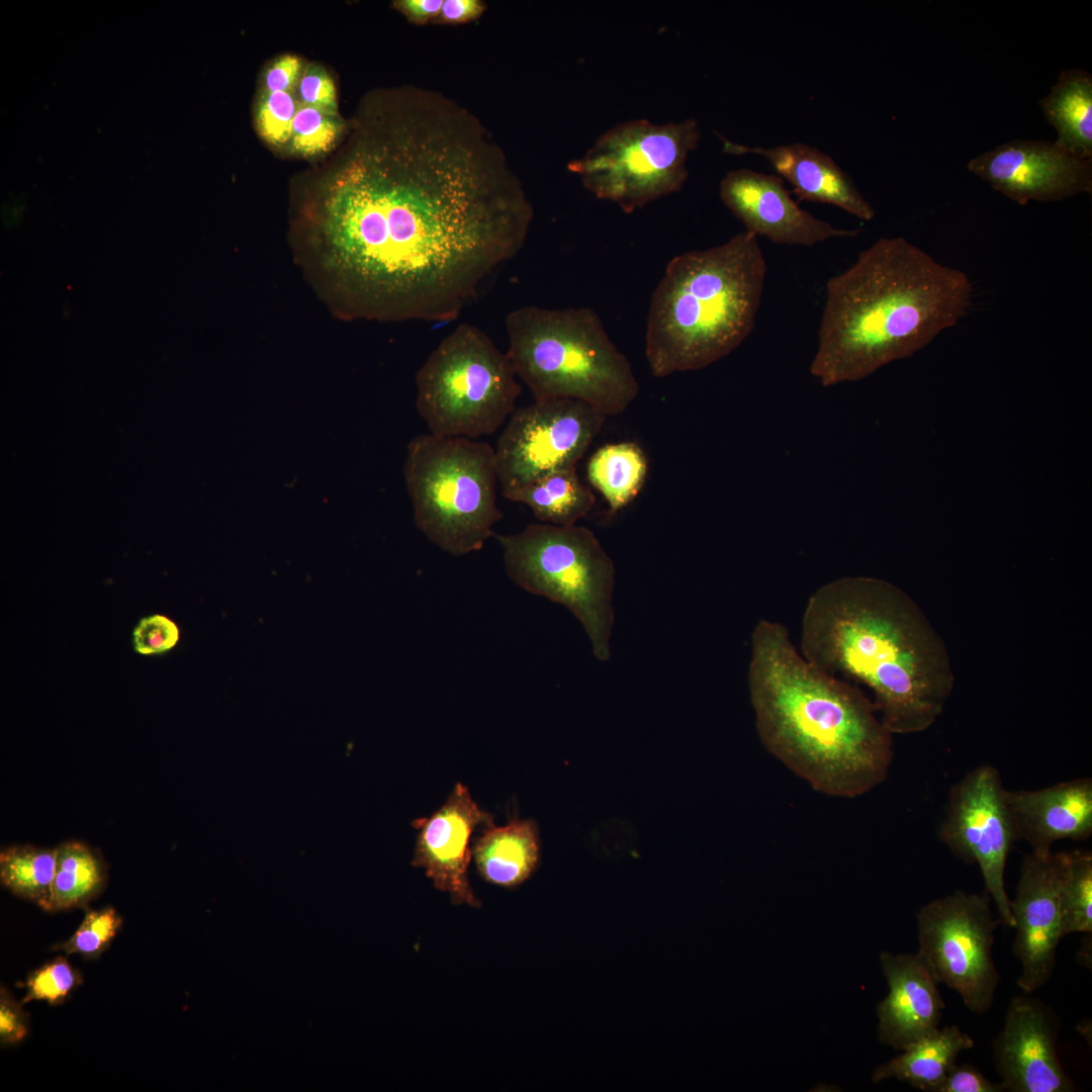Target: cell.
I'll use <instances>...</instances> for the list:
<instances>
[{
	"label": "cell",
	"instance_id": "cell-26",
	"mask_svg": "<svg viewBox=\"0 0 1092 1092\" xmlns=\"http://www.w3.org/2000/svg\"><path fill=\"white\" fill-rule=\"evenodd\" d=\"M647 471L645 453L634 442L604 445L586 465L588 481L604 496L612 514L627 507L638 495Z\"/></svg>",
	"mask_w": 1092,
	"mask_h": 1092
},
{
	"label": "cell",
	"instance_id": "cell-25",
	"mask_svg": "<svg viewBox=\"0 0 1092 1092\" xmlns=\"http://www.w3.org/2000/svg\"><path fill=\"white\" fill-rule=\"evenodd\" d=\"M503 496L526 505L540 522L555 526L575 525L596 504L576 467L552 472Z\"/></svg>",
	"mask_w": 1092,
	"mask_h": 1092
},
{
	"label": "cell",
	"instance_id": "cell-37",
	"mask_svg": "<svg viewBox=\"0 0 1092 1092\" xmlns=\"http://www.w3.org/2000/svg\"><path fill=\"white\" fill-rule=\"evenodd\" d=\"M1001 1083H993L969 1064L954 1065L934 1092H1002Z\"/></svg>",
	"mask_w": 1092,
	"mask_h": 1092
},
{
	"label": "cell",
	"instance_id": "cell-4",
	"mask_svg": "<svg viewBox=\"0 0 1092 1092\" xmlns=\"http://www.w3.org/2000/svg\"><path fill=\"white\" fill-rule=\"evenodd\" d=\"M973 284L904 237L881 238L830 277L811 374L824 386L861 380L954 327Z\"/></svg>",
	"mask_w": 1092,
	"mask_h": 1092
},
{
	"label": "cell",
	"instance_id": "cell-5",
	"mask_svg": "<svg viewBox=\"0 0 1092 1092\" xmlns=\"http://www.w3.org/2000/svg\"><path fill=\"white\" fill-rule=\"evenodd\" d=\"M766 276L757 237L673 257L651 297L645 356L654 377L705 368L738 348L754 329Z\"/></svg>",
	"mask_w": 1092,
	"mask_h": 1092
},
{
	"label": "cell",
	"instance_id": "cell-38",
	"mask_svg": "<svg viewBox=\"0 0 1092 1092\" xmlns=\"http://www.w3.org/2000/svg\"><path fill=\"white\" fill-rule=\"evenodd\" d=\"M301 60L294 55L276 59L264 74L263 92L294 91L302 73Z\"/></svg>",
	"mask_w": 1092,
	"mask_h": 1092
},
{
	"label": "cell",
	"instance_id": "cell-13",
	"mask_svg": "<svg viewBox=\"0 0 1092 1092\" xmlns=\"http://www.w3.org/2000/svg\"><path fill=\"white\" fill-rule=\"evenodd\" d=\"M1006 792L1000 771L992 764L968 771L949 789L938 837L956 857L979 866L999 921L1013 927L1004 875L1009 853L1018 840Z\"/></svg>",
	"mask_w": 1092,
	"mask_h": 1092
},
{
	"label": "cell",
	"instance_id": "cell-9",
	"mask_svg": "<svg viewBox=\"0 0 1092 1092\" xmlns=\"http://www.w3.org/2000/svg\"><path fill=\"white\" fill-rule=\"evenodd\" d=\"M416 405L429 433L476 439L493 434L517 408V374L479 328L461 324L432 351L416 376Z\"/></svg>",
	"mask_w": 1092,
	"mask_h": 1092
},
{
	"label": "cell",
	"instance_id": "cell-20",
	"mask_svg": "<svg viewBox=\"0 0 1092 1092\" xmlns=\"http://www.w3.org/2000/svg\"><path fill=\"white\" fill-rule=\"evenodd\" d=\"M1017 840L1044 855L1059 840H1086L1092 834V780L1078 778L1038 790L1006 792Z\"/></svg>",
	"mask_w": 1092,
	"mask_h": 1092
},
{
	"label": "cell",
	"instance_id": "cell-7",
	"mask_svg": "<svg viewBox=\"0 0 1092 1092\" xmlns=\"http://www.w3.org/2000/svg\"><path fill=\"white\" fill-rule=\"evenodd\" d=\"M404 477L415 524L430 542L454 556L482 549L503 517L494 448L420 434L408 444Z\"/></svg>",
	"mask_w": 1092,
	"mask_h": 1092
},
{
	"label": "cell",
	"instance_id": "cell-27",
	"mask_svg": "<svg viewBox=\"0 0 1092 1092\" xmlns=\"http://www.w3.org/2000/svg\"><path fill=\"white\" fill-rule=\"evenodd\" d=\"M56 873L51 911L85 907L106 884V869L100 856L80 841L56 847Z\"/></svg>",
	"mask_w": 1092,
	"mask_h": 1092
},
{
	"label": "cell",
	"instance_id": "cell-11",
	"mask_svg": "<svg viewBox=\"0 0 1092 1092\" xmlns=\"http://www.w3.org/2000/svg\"><path fill=\"white\" fill-rule=\"evenodd\" d=\"M987 893L958 890L917 913V953L937 983L956 991L972 1012L992 1005L1000 976L993 960L995 920Z\"/></svg>",
	"mask_w": 1092,
	"mask_h": 1092
},
{
	"label": "cell",
	"instance_id": "cell-2",
	"mask_svg": "<svg viewBox=\"0 0 1092 1092\" xmlns=\"http://www.w3.org/2000/svg\"><path fill=\"white\" fill-rule=\"evenodd\" d=\"M800 647L821 670L869 689L893 735L930 728L953 690L942 638L906 592L879 577L844 576L817 588L803 613Z\"/></svg>",
	"mask_w": 1092,
	"mask_h": 1092
},
{
	"label": "cell",
	"instance_id": "cell-33",
	"mask_svg": "<svg viewBox=\"0 0 1092 1092\" xmlns=\"http://www.w3.org/2000/svg\"><path fill=\"white\" fill-rule=\"evenodd\" d=\"M299 102L294 91L262 92L256 108V124L269 144L287 145Z\"/></svg>",
	"mask_w": 1092,
	"mask_h": 1092
},
{
	"label": "cell",
	"instance_id": "cell-1",
	"mask_svg": "<svg viewBox=\"0 0 1092 1092\" xmlns=\"http://www.w3.org/2000/svg\"><path fill=\"white\" fill-rule=\"evenodd\" d=\"M532 219L478 120L418 89L322 181L292 250L338 316L446 322L517 256Z\"/></svg>",
	"mask_w": 1092,
	"mask_h": 1092
},
{
	"label": "cell",
	"instance_id": "cell-18",
	"mask_svg": "<svg viewBox=\"0 0 1092 1092\" xmlns=\"http://www.w3.org/2000/svg\"><path fill=\"white\" fill-rule=\"evenodd\" d=\"M1010 910L1016 929L1012 950L1021 965L1016 984L1028 994L1051 978L1063 938L1054 852L1025 855Z\"/></svg>",
	"mask_w": 1092,
	"mask_h": 1092
},
{
	"label": "cell",
	"instance_id": "cell-19",
	"mask_svg": "<svg viewBox=\"0 0 1092 1092\" xmlns=\"http://www.w3.org/2000/svg\"><path fill=\"white\" fill-rule=\"evenodd\" d=\"M888 995L878 1003V1038L903 1051L939 1029L945 1007L937 981L916 953L880 956Z\"/></svg>",
	"mask_w": 1092,
	"mask_h": 1092
},
{
	"label": "cell",
	"instance_id": "cell-32",
	"mask_svg": "<svg viewBox=\"0 0 1092 1092\" xmlns=\"http://www.w3.org/2000/svg\"><path fill=\"white\" fill-rule=\"evenodd\" d=\"M82 983L80 971L65 958L58 957L29 974L24 983L26 993L22 1003L46 1001L50 1005L63 1004Z\"/></svg>",
	"mask_w": 1092,
	"mask_h": 1092
},
{
	"label": "cell",
	"instance_id": "cell-31",
	"mask_svg": "<svg viewBox=\"0 0 1092 1092\" xmlns=\"http://www.w3.org/2000/svg\"><path fill=\"white\" fill-rule=\"evenodd\" d=\"M121 925L120 915L110 906L88 910L74 934L55 948L66 954L97 959L110 946Z\"/></svg>",
	"mask_w": 1092,
	"mask_h": 1092
},
{
	"label": "cell",
	"instance_id": "cell-14",
	"mask_svg": "<svg viewBox=\"0 0 1092 1092\" xmlns=\"http://www.w3.org/2000/svg\"><path fill=\"white\" fill-rule=\"evenodd\" d=\"M968 170L1020 205L1092 192V159L1055 142L1012 141L972 159Z\"/></svg>",
	"mask_w": 1092,
	"mask_h": 1092
},
{
	"label": "cell",
	"instance_id": "cell-35",
	"mask_svg": "<svg viewBox=\"0 0 1092 1092\" xmlns=\"http://www.w3.org/2000/svg\"><path fill=\"white\" fill-rule=\"evenodd\" d=\"M299 103L338 113L337 90L328 72L316 65H308L294 88Z\"/></svg>",
	"mask_w": 1092,
	"mask_h": 1092
},
{
	"label": "cell",
	"instance_id": "cell-36",
	"mask_svg": "<svg viewBox=\"0 0 1092 1092\" xmlns=\"http://www.w3.org/2000/svg\"><path fill=\"white\" fill-rule=\"evenodd\" d=\"M28 1014L6 987L0 989V1043L20 1042L28 1031Z\"/></svg>",
	"mask_w": 1092,
	"mask_h": 1092
},
{
	"label": "cell",
	"instance_id": "cell-23",
	"mask_svg": "<svg viewBox=\"0 0 1092 1092\" xmlns=\"http://www.w3.org/2000/svg\"><path fill=\"white\" fill-rule=\"evenodd\" d=\"M973 1046L974 1039L968 1033L957 1025L945 1026L877 1067L872 1080L879 1083L894 1078L922 1091L934 1092L957 1064L960 1053Z\"/></svg>",
	"mask_w": 1092,
	"mask_h": 1092
},
{
	"label": "cell",
	"instance_id": "cell-28",
	"mask_svg": "<svg viewBox=\"0 0 1092 1092\" xmlns=\"http://www.w3.org/2000/svg\"><path fill=\"white\" fill-rule=\"evenodd\" d=\"M56 858V848L8 846L0 852L1 883L14 895L51 911Z\"/></svg>",
	"mask_w": 1092,
	"mask_h": 1092
},
{
	"label": "cell",
	"instance_id": "cell-17",
	"mask_svg": "<svg viewBox=\"0 0 1092 1092\" xmlns=\"http://www.w3.org/2000/svg\"><path fill=\"white\" fill-rule=\"evenodd\" d=\"M722 202L754 236L782 245L813 247L861 230L836 228L799 207L779 175L750 169L728 172L720 182Z\"/></svg>",
	"mask_w": 1092,
	"mask_h": 1092
},
{
	"label": "cell",
	"instance_id": "cell-10",
	"mask_svg": "<svg viewBox=\"0 0 1092 1092\" xmlns=\"http://www.w3.org/2000/svg\"><path fill=\"white\" fill-rule=\"evenodd\" d=\"M700 141L694 118L662 124L632 119L602 133L568 168L597 198L630 213L682 188L688 157Z\"/></svg>",
	"mask_w": 1092,
	"mask_h": 1092
},
{
	"label": "cell",
	"instance_id": "cell-15",
	"mask_svg": "<svg viewBox=\"0 0 1092 1092\" xmlns=\"http://www.w3.org/2000/svg\"><path fill=\"white\" fill-rule=\"evenodd\" d=\"M1058 1021L1041 1001L1018 995L993 1041V1060L1004 1090L1071 1092L1075 1085L1057 1052Z\"/></svg>",
	"mask_w": 1092,
	"mask_h": 1092
},
{
	"label": "cell",
	"instance_id": "cell-34",
	"mask_svg": "<svg viewBox=\"0 0 1092 1092\" xmlns=\"http://www.w3.org/2000/svg\"><path fill=\"white\" fill-rule=\"evenodd\" d=\"M179 637L176 623L160 614L141 619L132 631L134 650L143 655L167 652L176 646Z\"/></svg>",
	"mask_w": 1092,
	"mask_h": 1092
},
{
	"label": "cell",
	"instance_id": "cell-30",
	"mask_svg": "<svg viewBox=\"0 0 1092 1092\" xmlns=\"http://www.w3.org/2000/svg\"><path fill=\"white\" fill-rule=\"evenodd\" d=\"M343 126L338 113L299 103L287 145L299 156L321 155L334 147Z\"/></svg>",
	"mask_w": 1092,
	"mask_h": 1092
},
{
	"label": "cell",
	"instance_id": "cell-39",
	"mask_svg": "<svg viewBox=\"0 0 1092 1092\" xmlns=\"http://www.w3.org/2000/svg\"><path fill=\"white\" fill-rule=\"evenodd\" d=\"M482 10L477 0H445L438 17L443 22L459 23L476 18Z\"/></svg>",
	"mask_w": 1092,
	"mask_h": 1092
},
{
	"label": "cell",
	"instance_id": "cell-21",
	"mask_svg": "<svg viewBox=\"0 0 1092 1092\" xmlns=\"http://www.w3.org/2000/svg\"><path fill=\"white\" fill-rule=\"evenodd\" d=\"M723 149L730 154L765 158L779 176L791 184L800 200L828 203L862 220H871L876 215L850 175L830 156L812 146L793 143L764 148L725 141Z\"/></svg>",
	"mask_w": 1092,
	"mask_h": 1092
},
{
	"label": "cell",
	"instance_id": "cell-3",
	"mask_svg": "<svg viewBox=\"0 0 1092 1092\" xmlns=\"http://www.w3.org/2000/svg\"><path fill=\"white\" fill-rule=\"evenodd\" d=\"M750 651V703L771 755L831 797H859L886 780L893 734L858 687L808 661L779 622L756 623Z\"/></svg>",
	"mask_w": 1092,
	"mask_h": 1092
},
{
	"label": "cell",
	"instance_id": "cell-24",
	"mask_svg": "<svg viewBox=\"0 0 1092 1092\" xmlns=\"http://www.w3.org/2000/svg\"><path fill=\"white\" fill-rule=\"evenodd\" d=\"M1039 106L1055 127V142L1073 155L1092 159V76L1080 69L1063 70Z\"/></svg>",
	"mask_w": 1092,
	"mask_h": 1092
},
{
	"label": "cell",
	"instance_id": "cell-29",
	"mask_svg": "<svg viewBox=\"0 0 1092 1092\" xmlns=\"http://www.w3.org/2000/svg\"><path fill=\"white\" fill-rule=\"evenodd\" d=\"M1063 937L1092 932V853L1054 852Z\"/></svg>",
	"mask_w": 1092,
	"mask_h": 1092
},
{
	"label": "cell",
	"instance_id": "cell-22",
	"mask_svg": "<svg viewBox=\"0 0 1092 1092\" xmlns=\"http://www.w3.org/2000/svg\"><path fill=\"white\" fill-rule=\"evenodd\" d=\"M540 836L533 819L514 818L504 826H485L471 847L480 877L489 884L515 888L526 882L540 861Z\"/></svg>",
	"mask_w": 1092,
	"mask_h": 1092
},
{
	"label": "cell",
	"instance_id": "cell-12",
	"mask_svg": "<svg viewBox=\"0 0 1092 1092\" xmlns=\"http://www.w3.org/2000/svg\"><path fill=\"white\" fill-rule=\"evenodd\" d=\"M606 419L592 405L570 398L534 400L516 408L494 448L502 494L575 467Z\"/></svg>",
	"mask_w": 1092,
	"mask_h": 1092
},
{
	"label": "cell",
	"instance_id": "cell-40",
	"mask_svg": "<svg viewBox=\"0 0 1092 1092\" xmlns=\"http://www.w3.org/2000/svg\"><path fill=\"white\" fill-rule=\"evenodd\" d=\"M442 0H403L399 2L402 11L414 21L425 22L438 17Z\"/></svg>",
	"mask_w": 1092,
	"mask_h": 1092
},
{
	"label": "cell",
	"instance_id": "cell-6",
	"mask_svg": "<svg viewBox=\"0 0 1092 1092\" xmlns=\"http://www.w3.org/2000/svg\"><path fill=\"white\" fill-rule=\"evenodd\" d=\"M507 355L534 400L570 398L604 415L623 413L639 383L590 307L526 305L506 318Z\"/></svg>",
	"mask_w": 1092,
	"mask_h": 1092
},
{
	"label": "cell",
	"instance_id": "cell-16",
	"mask_svg": "<svg viewBox=\"0 0 1092 1092\" xmlns=\"http://www.w3.org/2000/svg\"><path fill=\"white\" fill-rule=\"evenodd\" d=\"M493 824V816L473 800L469 789L458 782L433 814L418 818L412 863L424 870L434 887L447 893L453 904L481 906L468 879L472 859L470 837L477 826Z\"/></svg>",
	"mask_w": 1092,
	"mask_h": 1092
},
{
	"label": "cell",
	"instance_id": "cell-8",
	"mask_svg": "<svg viewBox=\"0 0 1092 1092\" xmlns=\"http://www.w3.org/2000/svg\"><path fill=\"white\" fill-rule=\"evenodd\" d=\"M495 538L509 578L568 609L583 627L594 656L608 661L615 621V565L594 532L582 526L541 523Z\"/></svg>",
	"mask_w": 1092,
	"mask_h": 1092
}]
</instances>
